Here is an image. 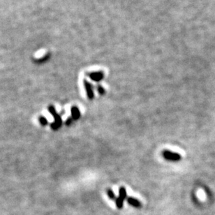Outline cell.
<instances>
[{"label":"cell","mask_w":215,"mask_h":215,"mask_svg":"<svg viewBox=\"0 0 215 215\" xmlns=\"http://www.w3.org/2000/svg\"><path fill=\"white\" fill-rule=\"evenodd\" d=\"M48 110L50 112V114L54 117V122L50 124L51 129H53V130H57L62 125V120L61 117H60L59 114L57 113L55 108H54L53 105H50L48 107Z\"/></svg>","instance_id":"obj_1"},{"label":"cell","mask_w":215,"mask_h":215,"mask_svg":"<svg viewBox=\"0 0 215 215\" xmlns=\"http://www.w3.org/2000/svg\"><path fill=\"white\" fill-rule=\"evenodd\" d=\"M162 156L165 159L170 161H179L181 160L182 156L177 152H171L169 150H164L162 152Z\"/></svg>","instance_id":"obj_2"},{"label":"cell","mask_w":215,"mask_h":215,"mask_svg":"<svg viewBox=\"0 0 215 215\" xmlns=\"http://www.w3.org/2000/svg\"><path fill=\"white\" fill-rule=\"evenodd\" d=\"M126 198H127V189L124 187H120L119 189V196L116 199V205L117 208L121 209L123 207L124 201Z\"/></svg>","instance_id":"obj_3"},{"label":"cell","mask_w":215,"mask_h":215,"mask_svg":"<svg viewBox=\"0 0 215 215\" xmlns=\"http://www.w3.org/2000/svg\"><path fill=\"white\" fill-rule=\"evenodd\" d=\"M84 86H85V90H86L87 96L88 97V99L90 100H92L94 97V90H93L92 85L89 82H87L85 80L84 81Z\"/></svg>","instance_id":"obj_4"},{"label":"cell","mask_w":215,"mask_h":215,"mask_svg":"<svg viewBox=\"0 0 215 215\" xmlns=\"http://www.w3.org/2000/svg\"><path fill=\"white\" fill-rule=\"evenodd\" d=\"M127 202L129 205H131L132 206L136 207V208H140L141 207V203L139 201L138 199L133 197H129L127 198Z\"/></svg>","instance_id":"obj_5"},{"label":"cell","mask_w":215,"mask_h":215,"mask_svg":"<svg viewBox=\"0 0 215 215\" xmlns=\"http://www.w3.org/2000/svg\"><path fill=\"white\" fill-rule=\"evenodd\" d=\"M71 116L72 119L74 120H78L81 117V112H80L79 109L77 106H73L71 107Z\"/></svg>","instance_id":"obj_6"},{"label":"cell","mask_w":215,"mask_h":215,"mask_svg":"<svg viewBox=\"0 0 215 215\" xmlns=\"http://www.w3.org/2000/svg\"><path fill=\"white\" fill-rule=\"evenodd\" d=\"M90 78L92 81L95 82H99L103 78V74H102L101 72L92 73V74L90 75Z\"/></svg>","instance_id":"obj_7"},{"label":"cell","mask_w":215,"mask_h":215,"mask_svg":"<svg viewBox=\"0 0 215 215\" xmlns=\"http://www.w3.org/2000/svg\"><path fill=\"white\" fill-rule=\"evenodd\" d=\"M107 195H108V196L109 197V198H110V199H111V200H114L117 199L116 197H115V195L114 192H113V191H112L111 189H108V190H107Z\"/></svg>","instance_id":"obj_8"},{"label":"cell","mask_w":215,"mask_h":215,"mask_svg":"<svg viewBox=\"0 0 215 215\" xmlns=\"http://www.w3.org/2000/svg\"><path fill=\"white\" fill-rule=\"evenodd\" d=\"M39 121L40 124H41L42 126H46L47 124H48V122L47 121L46 118H45V117H43V116L39 117Z\"/></svg>","instance_id":"obj_9"},{"label":"cell","mask_w":215,"mask_h":215,"mask_svg":"<svg viewBox=\"0 0 215 215\" xmlns=\"http://www.w3.org/2000/svg\"><path fill=\"white\" fill-rule=\"evenodd\" d=\"M97 90H98V92H99V94H100V95H104V94H105V89L101 86V85H98Z\"/></svg>","instance_id":"obj_10"},{"label":"cell","mask_w":215,"mask_h":215,"mask_svg":"<svg viewBox=\"0 0 215 215\" xmlns=\"http://www.w3.org/2000/svg\"><path fill=\"white\" fill-rule=\"evenodd\" d=\"M73 120H73L71 117H69L68 119L66 120V122H65V123H66V124L67 126H70V125L71 124H72Z\"/></svg>","instance_id":"obj_11"}]
</instances>
